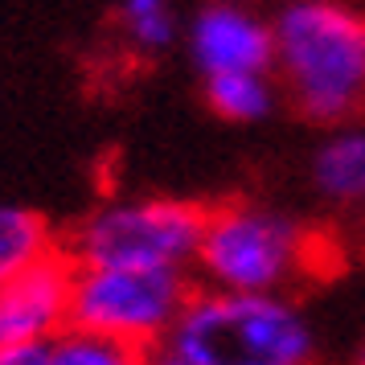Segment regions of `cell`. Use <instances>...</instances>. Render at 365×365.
<instances>
[{"label":"cell","instance_id":"6da1fadb","mask_svg":"<svg viewBox=\"0 0 365 365\" xmlns=\"http://www.w3.org/2000/svg\"><path fill=\"white\" fill-rule=\"evenodd\" d=\"M283 99L316 128L365 115V13L349 0H279L271 13Z\"/></svg>","mask_w":365,"mask_h":365},{"label":"cell","instance_id":"7a4b0ae2","mask_svg":"<svg viewBox=\"0 0 365 365\" xmlns=\"http://www.w3.org/2000/svg\"><path fill=\"white\" fill-rule=\"evenodd\" d=\"M329 247L320 230L296 214L250 197L205 205L197 263L201 287L217 292H263V296H292L304 279L320 275V259Z\"/></svg>","mask_w":365,"mask_h":365},{"label":"cell","instance_id":"3957f363","mask_svg":"<svg viewBox=\"0 0 365 365\" xmlns=\"http://www.w3.org/2000/svg\"><path fill=\"white\" fill-rule=\"evenodd\" d=\"M189 365H316V329L292 296L217 292L193 296L168 332Z\"/></svg>","mask_w":365,"mask_h":365},{"label":"cell","instance_id":"277c9868","mask_svg":"<svg viewBox=\"0 0 365 365\" xmlns=\"http://www.w3.org/2000/svg\"><path fill=\"white\" fill-rule=\"evenodd\" d=\"M205 205L185 197H111L74 226L66 255L78 267L193 271Z\"/></svg>","mask_w":365,"mask_h":365},{"label":"cell","instance_id":"5b68a950","mask_svg":"<svg viewBox=\"0 0 365 365\" xmlns=\"http://www.w3.org/2000/svg\"><path fill=\"white\" fill-rule=\"evenodd\" d=\"M189 271H156V267H78L70 324L128 345L152 349L168 341V332L193 296Z\"/></svg>","mask_w":365,"mask_h":365},{"label":"cell","instance_id":"8992f818","mask_svg":"<svg viewBox=\"0 0 365 365\" xmlns=\"http://www.w3.org/2000/svg\"><path fill=\"white\" fill-rule=\"evenodd\" d=\"M189 58L201 78L214 74H271L275 34L271 17L242 0H205L189 21Z\"/></svg>","mask_w":365,"mask_h":365},{"label":"cell","instance_id":"52a82bcc","mask_svg":"<svg viewBox=\"0 0 365 365\" xmlns=\"http://www.w3.org/2000/svg\"><path fill=\"white\" fill-rule=\"evenodd\" d=\"M78 263L66 247L50 250L41 263L0 287V345H50L70 324Z\"/></svg>","mask_w":365,"mask_h":365},{"label":"cell","instance_id":"ba28073f","mask_svg":"<svg viewBox=\"0 0 365 365\" xmlns=\"http://www.w3.org/2000/svg\"><path fill=\"white\" fill-rule=\"evenodd\" d=\"M316 193L341 210H365V128L345 123L332 128L329 140L312 156Z\"/></svg>","mask_w":365,"mask_h":365},{"label":"cell","instance_id":"9c48e42d","mask_svg":"<svg viewBox=\"0 0 365 365\" xmlns=\"http://www.w3.org/2000/svg\"><path fill=\"white\" fill-rule=\"evenodd\" d=\"M58 250L50 222L17 201H0V287Z\"/></svg>","mask_w":365,"mask_h":365},{"label":"cell","instance_id":"30bf717a","mask_svg":"<svg viewBox=\"0 0 365 365\" xmlns=\"http://www.w3.org/2000/svg\"><path fill=\"white\" fill-rule=\"evenodd\" d=\"M205 103L226 123H263L279 103V83L271 74H214L205 78Z\"/></svg>","mask_w":365,"mask_h":365},{"label":"cell","instance_id":"8fae6325","mask_svg":"<svg viewBox=\"0 0 365 365\" xmlns=\"http://www.w3.org/2000/svg\"><path fill=\"white\" fill-rule=\"evenodd\" d=\"M115 25L140 58H160L181 34L173 0H119Z\"/></svg>","mask_w":365,"mask_h":365},{"label":"cell","instance_id":"7c38bea8","mask_svg":"<svg viewBox=\"0 0 365 365\" xmlns=\"http://www.w3.org/2000/svg\"><path fill=\"white\" fill-rule=\"evenodd\" d=\"M148 349L103 336V332L66 324L50 341V365H144Z\"/></svg>","mask_w":365,"mask_h":365},{"label":"cell","instance_id":"4fadbf2b","mask_svg":"<svg viewBox=\"0 0 365 365\" xmlns=\"http://www.w3.org/2000/svg\"><path fill=\"white\" fill-rule=\"evenodd\" d=\"M0 365H50V345H0Z\"/></svg>","mask_w":365,"mask_h":365},{"label":"cell","instance_id":"5bb4252c","mask_svg":"<svg viewBox=\"0 0 365 365\" xmlns=\"http://www.w3.org/2000/svg\"><path fill=\"white\" fill-rule=\"evenodd\" d=\"M144 365H189V361H185V357H181V353H177L173 345H168V341H160V345H152V349H148Z\"/></svg>","mask_w":365,"mask_h":365},{"label":"cell","instance_id":"9a60e30c","mask_svg":"<svg viewBox=\"0 0 365 365\" xmlns=\"http://www.w3.org/2000/svg\"><path fill=\"white\" fill-rule=\"evenodd\" d=\"M353 365H365V341H361V349L353 353Z\"/></svg>","mask_w":365,"mask_h":365},{"label":"cell","instance_id":"2e32d148","mask_svg":"<svg viewBox=\"0 0 365 365\" xmlns=\"http://www.w3.org/2000/svg\"><path fill=\"white\" fill-rule=\"evenodd\" d=\"M242 4H259V0H242Z\"/></svg>","mask_w":365,"mask_h":365}]
</instances>
